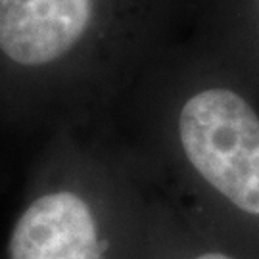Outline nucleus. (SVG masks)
<instances>
[{
  "instance_id": "f257e3e1",
  "label": "nucleus",
  "mask_w": 259,
  "mask_h": 259,
  "mask_svg": "<svg viewBox=\"0 0 259 259\" xmlns=\"http://www.w3.org/2000/svg\"><path fill=\"white\" fill-rule=\"evenodd\" d=\"M188 161L242 211L259 215V117L242 96L209 89L192 96L179 117Z\"/></svg>"
},
{
  "instance_id": "f03ea898",
  "label": "nucleus",
  "mask_w": 259,
  "mask_h": 259,
  "mask_svg": "<svg viewBox=\"0 0 259 259\" xmlns=\"http://www.w3.org/2000/svg\"><path fill=\"white\" fill-rule=\"evenodd\" d=\"M8 257L102 259V242L91 207L69 190L37 198L14 225Z\"/></svg>"
},
{
  "instance_id": "7ed1b4c3",
  "label": "nucleus",
  "mask_w": 259,
  "mask_h": 259,
  "mask_svg": "<svg viewBox=\"0 0 259 259\" xmlns=\"http://www.w3.org/2000/svg\"><path fill=\"white\" fill-rule=\"evenodd\" d=\"M91 0H0V50L21 65L54 62L83 37Z\"/></svg>"
},
{
  "instance_id": "20e7f679",
  "label": "nucleus",
  "mask_w": 259,
  "mask_h": 259,
  "mask_svg": "<svg viewBox=\"0 0 259 259\" xmlns=\"http://www.w3.org/2000/svg\"><path fill=\"white\" fill-rule=\"evenodd\" d=\"M196 259H232V257L225 255V253H219V251H207V253H202V255H198Z\"/></svg>"
}]
</instances>
